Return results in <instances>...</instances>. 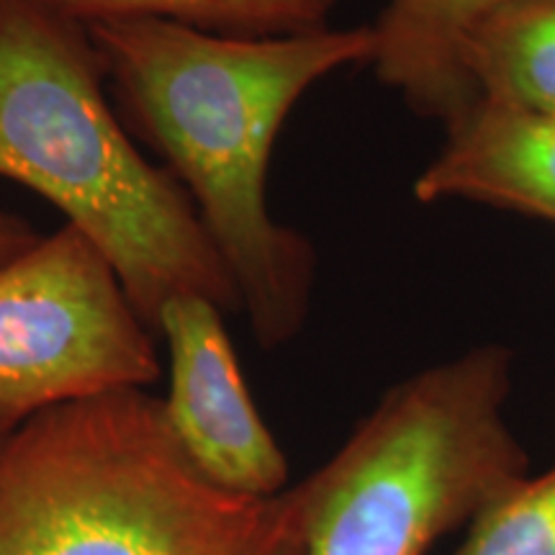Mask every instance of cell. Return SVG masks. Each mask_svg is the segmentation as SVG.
I'll list each match as a JSON object with an SVG mask.
<instances>
[{"mask_svg":"<svg viewBox=\"0 0 555 555\" xmlns=\"http://www.w3.org/2000/svg\"><path fill=\"white\" fill-rule=\"evenodd\" d=\"M106 255L65 224L0 268V435L73 401L147 388L163 373Z\"/></svg>","mask_w":555,"mask_h":555,"instance_id":"5","label":"cell"},{"mask_svg":"<svg viewBox=\"0 0 555 555\" xmlns=\"http://www.w3.org/2000/svg\"><path fill=\"white\" fill-rule=\"evenodd\" d=\"M101 75L86 26L31 0H0V178L57 206L106 255L152 332L180 294L240 311L189 193L139 155Z\"/></svg>","mask_w":555,"mask_h":555,"instance_id":"2","label":"cell"},{"mask_svg":"<svg viewBox=\"0 0 555 555\" xmlns=\"http://www.w3.org/2000/svg\"><path fill=\"white\" fill-rule=\"evenodd\" d=\"M0 555H304L301 506L214 486L163 399L124 388L0 435Z\"/></svg>","mask_w":555,"mask_h":555,"instance_id":"3","label":"cell"},{"mask_svg":"<svg viewBox=\"0 0 555 555\" xmlns=\"http://www.w3.org/2000/svg\"><path fill=\"white\" fill-rule=\"evenodd\" d=\"M455 555H555V463L489 506Z\"/></svg>","mask_w":555,"mask_h":555,"instance_id":"11","label":"cell"},{"mask_svg":"<svg viewBox=\"0 0 555 555\" xmlns=\"http://www.w3.org/2000/svg\"><path fill=\"white\" fill-rule=\"evenodd\" d=\"M422 204L470 201L555 224V114L474 101L420 172Z\"/></svg>","mask_w":555,"mask_h":555,"instance_id":"7","label":"cell"},{"mask_svg":"<svg viewBox=\"0 0 555 555\" xmlns=\"http://www.w3.org/2000/svg\"><path fill=\"white\" fill-rule=\"evenodd\" d=\"M474 101L555 114V0H509L466 47Z\"/></svg>","mask_w":555,"mask_h":555,"instance_id":"9","label":"cell"},{"mask_svg":"<svg viewBox=\"0 0 555 555\" xmlns=\"http://www.w3.org/2000/svg\"><path fill=\"white\" fill-rule=\"evenodd\" d=\"M509 0H386L367 65L422 114L450 121L474 103L466 47L476 26Z\"/></svg>","mask_w":555,"mask_h":555,"instance_id":"8","label":"cell"},{"mask_svg":"<svg viewBox=\"0 0 555 555\" xmlns=\"http://www.w3.org/2000/svg\"><path fill=\"white\" fill-rule=\"evenodd\" d=\"M509 347L489 343L391 386L294 486L304 555H425L530 474L506 422Z\"/></svg>","mask_w":555,"mask_h":555,"instance_id":"4","label":"cell"},{"mask_svg":"<svg viewBox=\"0 0 555 555\" xmlns=\"http://www.w3.org/2000/svg\"><path fill=\"white\" fill-rule=\"evenodd\" d=\"M86 29L131 124L196 206L258 343H291L309 317L317 258L270 211V155L311 86L371 62L373 29L232 37L163 18Z\"/></svg>","mask_w":555,"mask_h":555,"instance_id":"1","label":"cell"},{"mask_svg":"<svg viewBox=\"0 0 555 555\" xmlns=\"http://www.w3.org/2000/svg\"><path fill=\"white\" fill-rule=\"evenodd\" d=\"M157 332L170 356L165 416L191 463L229 494L270 499L288 489V461L255 406L224 327V309L172 296Z\"/></svg>","mask_w":555,"mask_h":555,"instance_id":"6","label":"cell"},{"mask_svg":"<svg viewBox=\"0 0 555 555\" xmlns=\"http://www.w3.org/2000/svg\"><path fill=\"white\" fill-rule=\"evenodd\" d=\"M82 26L163 18L232 37H283L327 26L337 0H31Z\"/></svg>","mask_w":555,"mask_h":555,"instance_id":"10","label":"cell"},{"mask_svg":"<svg viewBox=\"0 0 555 555\" xmlns=\"http://www.w3.org/2000/svg\"><path fill=\"white\" fill-rule=\"evenodd\" d=\"M41 237L34 232L29 221H24L16 214L0 211V268L9 266L11 260L21 258L26 249H31Z\"/></svg>","mask_w":555,"mask_h":555,"instance_id":"12","label":"cell"}]
</instances>
